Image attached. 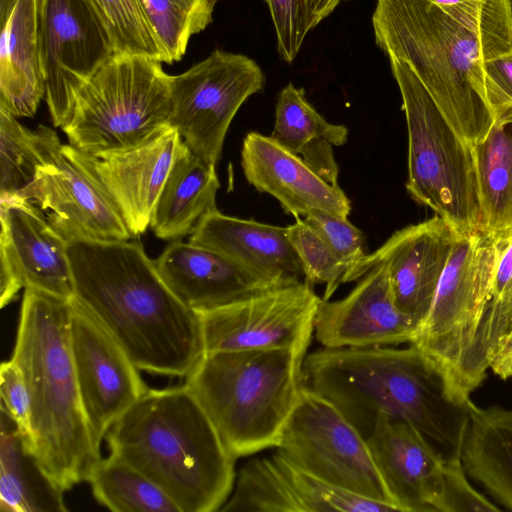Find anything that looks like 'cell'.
I'll return each mask as SVG.
<instances>
[{
    "label": "cell",
    "mask_w": 512,
    "mask_h": 512,
    "mask_svg": "<svg viewBox=\"0 0 512 512\" xmlns=\"http://www.w3.org/2000/svg\"><path fill=\"white\" fill-rule=\"evenodd\" d=\"M377 46L406 64L457 134L481 141L495 116L491 64L512 52V0H376Z\"/></svg>",
    "instance_id": "6da1fadb"
},
{
    "label": "cell",
    "mask_w": 512,
    "mask_h": 512,
    "mask_svg": "<svg viewBox=\"0 0 512 512\" xmlns=\"http://www.w3.org/2000/svg\"><path fill=\"white\" fill-rule=\"evenodd\" d=\"M74 298L139 370L186 377L204 354L198 313L136 241H68Z\"/></svg>",
    "instance_id": "7a4b0ae2"
},
{
    "label": "cell",
    "mask_w": 512,
    "mask_h": 512,
    "mask_svg": "<svg viewBox=\"0 0 512 512\" xmlns=\"http://www.w3.org/2000/svg\"><path fill=\"white\" fill-rule=\"evenodd\" d=\"M304 386L330 401L366 439L380 418L414 426L444 460L460 459L473 402L415 344L319 348L303 361Z\"/></svg>",
    "instance_id": "3957f363"
},
{
    "label": "cell",
    "mask_w": 512,
    "mask_h": 512,
    "mask_svg": "<svg viewBox=\"0 0 512 512\" xmlns=\"http://www.w3.org/2000/svg\"><path fill=\"white\" fill-rule=\"evenodd\" d=\"M70 316L71 301L25 289L12 355L29 393L28 449L62 492L87 481L101 459L79 391Z\"/></svg>",
    "instance_id": "277c9868"
},
{
    "label": "cell",
    "mask_w": 512,
    "mask_h": 512,
    "mask_svg": "<svg viewBox=\"0 0 512 512\" xmlns=\"http://www.w3.org/2000/svg\"><path fill=\"white\" fill-rule=\"evenodd\" d=\"M110 454L156 484L180 512L220 511L235 461L185 386L148 389L106 434Z\"/></svg>",
    "instance_id": "5b68a950"
},
{
    "label": "cell",
    "mask_w": 512,
    "mask_h": 512,
    "mask_svg": "<svg viewBox=\"0 0 512 512\" xmlns=\"http://www.w3.org/2000/svg\"><path fill=\"white\" fill-rule=\"evenodd\" d=\"M305 356L290 349L204 353L184 385L237 459L278 446L304 387Z\"/></svg>",
    "instance_id": "8992f818"
},
{
    "label": "cell",
    "mask_w": 512,
    "mask_h": 512,
    "mask_svg": "<svg viewBox=\"0 0 512 512\" xmlns=\"http://www.w3.org/2000/svg\"><path fill=\"white\" fill-rule=\"evenodd\" d=\"M162 62L115 54L79 90L62 126L69 144L92 157L127 151L171 126V75Z\"/></svg>",
    "instance_id": "52a82bcc"
},
{
    "label": "cell",
    "mask_w": 512,
    "mask_h": 512,
    "mask_svg": "<svg viewBox=\"0 0 512 512\" xmlns=\"http://www.w3.org/2000/svg\"><path fill=\"white\" fill-rule=\"evenodd\" d=\"M388 59L408 130L407 191L457 232L480 230L473 146L452 128L411 69L396 58Z\"/></svg>",
    "instance_id": "ba28073f"
},
{
    "label": "cell",
    "mask_w": 512,
    "mask_h": 512,
    "mask_svg": "<svg viewBox=\"0 0 512 512\" xmlns=\"http://www.w3.org/2000/svg\"><path fill=\"white\" fill-rule=\"evenodd\" d=\"M499 248V241L480 230L458 234L430 311L411 343L436 362L458 396L461 366L490 296Z\"/></svg>",
    "instance_id": "9c48e42d"
},
{
    "label": "cell",
    "mask_w": 512,
    "mask_h": 512,
    "mask_svg": "<svg viewBox=\"0 0 512 512\" xmlns=\"http://www.w3.org/2000/svg\"><path fill=\"white\" fill-rule=\"evenodd\" d=\"M276 448L320 481L400 511L366 439L330 401L306 386Z\"/></svg>",
    "instance_id": "30bf717a"
},
{
    "label": "cell",
    "mask_w": 512,
    "mask_h": 512,
    "mask_svg": "<svg viewBox=\"0 0 512 512\" xmlns=\"http://www.w3.org/2000/svg\"><path fill=\"white\" fill-rule=\"evenodd\" d=\"M35 131L41 163L22 199L47 211L49 223L67 241L131 240L133 235L87 155L62 144L49 127L39 125Z\"/></svg>",
    "instance_id": "8fae6325"
},
{
    "label": "cell",
    "mask_w": 512,
    "mask_h": 512,
    "mask_svg": "<svg viewBox=\"0 0 512 512\" xmlns=\"http://www.w3.org/2000/svg\"><path fill=\"white\" fill-rule=\"evenodd\" d=\"M264 83L262 69L253 59L215 49L187 71L171 76V126L194 155L216 165L234 116Z\"/></svg>",
    "instance_id": "7c38bea8"
},
{
    "label": "cell",
    "mask_w": 512,
    "mask_h": 512,
    "mask_svg": "<svg viewBox=\"0 0 512 512\" xmlns=\"http://www.w3.org/2000/svg\"><path fill=\"white\" fill-rule=\"evenodd\" d=\"M38 31L45 99L54 126L62 127L79 90L115 46L93 0H38Z\"/></svg>",
    "instance_id": "4fadbf2b"
},
{
    "label": "cell",
    "mask_w": 512,
    "mask_h": 512,
    "mask_svg": "<svg viewBox=\"0 0 512 512\" xmlns=\"http://www.w3.org/2000/svg\"><path fill=\"white\" fill-rule=\"evenodd\" d=\"M322 298L301 282L198 312L204 353L290 349L307 352Z\"/></svg>",
    "instance_id": "5bb4252c"
},
{
    "label": "cell",
    "mask_w": 512,
    "mask_h": 512,
    "mask_svg": "<svg viewBox=\"0 0 512 512\" xmlns=\"http://www.w3.org/2000/svg\"><path fill=\"white\" fill-rule=\"evenodd\" d=\"M0 305L24 289L65 301L74 298L68 241L33 202L0 200Z\"/></svg>",
    "instance_id": "9a60e30c"
},
{
    "label": "cell",
    "mask_w": 512,
    "mask_h": 512,
    "mask_svg": "<svg viewBox=\"0 0 512 512\" xmlns=\"http://www.w3.org/2000/svg\"><path fill=\"white\" fill-rule=\"evenodd\" d=\"M70 343L82 404L101 443L112 425L149 388L120 344L74 300Z\"/></svg>",
    "instance_id": "2e32d148"
},
{
    "label": "cell",
    "mask_w": 512,
    "mask_h": 512,
    "mask_svg": "<svg viewBox=\"0 0 512 512\" xmlns=\"http://www.w3.org/2000/svg\"><path fill=\"white\" fill-rule=\"evenodd\" d=\"M458 234L437 215L407 226L375 252L366 254L344 274L342 283L359 280L375 265L383 264L397 306L419 329L430 311Z\"/></svg>",
    "instance_id": "e0dca14e"
},
{
    "label": "cell",
    "mask_w": 512,
    "mask_h": 512,
    "mask_svg": "<svg viewBox=\"0 0 512 512\" xmlns=\"http://www.w3.org/2000/svg\"><path fill=\"white\" fill-rule=\"evenodd\" d=\"M222 512H391L395 506L338 489L304 471L278 450L254 458L236 475Z\"/></svg>",
    "instance_id": "ac0fdd59"
},
{
    "label": "cell",
    "mask_w": 512,
    "mask_h": 512,
    "mask_svg": "<svg viewBox=\"0 0 512 512\" xmlns=\"http://www.w3.org/2000/svg\"><path fill=\"white\" fill-rule=\"evenodd\" d=\"M417 332L397 306L383 264L364 274L344 298L321 299L314 319L316 340L327 348L411 344Z\"/></svg>",
    "instance_id": "d6986e66"
},
{
    "label": "cell",
    "mask_w": 512,
    "mask_h": 512,
    "mask_svg": "<svg viewBox=\"0 0 512 512\" xmlns=\"http://www.w3.org/2000/svg\"><path fill=\"white\" fill-rule=\"evenodd\" d=\"M241 165L247 182L276 198L287 214L296 218L313 211L343 218L350 214V200L338 185L325 181L271 137L249 132L243 140Z\"/></svg>",
    "instance_id": "ffe728a7"
},
{
    "label": "cell",
    "mask_w": 512,
    "mask_h": 512,
    "mask_svg": "<svg viewBox=\"0 0 512 512\" xmlns=\"http://www.w3.org/2000/svg\"><path fill=\"white\" fill-rule=\"evenodd\" d=\"M366 441L399 510L435 511L444 459L425 437L409 423L380 418Z\"/></svg>",
    "instance_id": "44dd1931"
},
{
    "label": "cell",
    "mask_w": 512,
    "mask_h": 512,
    "mask_svg": "<svg viewBox=\"0 0 512 512\" xmlns=\"http://www.w3.org/2000/svg\"><path fill=\"white\" fill-rule=\"evenodd\" d=\"M183 143L177 130L170 127L140 147L100 158L87 155L133 236L150 227L153 210Z\"/></svg>",
    "instance_id": "7402d4cb"
},
{
    "label": "cell",
    "mask_w": 512,
    "mask_h": 512,
    "mask_svg": "<svg viewBox=\"0 0 512 512\" xmlns=\"http://www.w3.org/2000/svg\"><path fill=\"white\" fill-rule=\"evenodd\" d=\"M155 265L170 290L197 313L277 288L225 255L189 241H173Z\"/></svg>",
    "instance_id": "603a6c76"
},
{
    "label": "cell",
    "mask_w": 512,
    "mask_h": 512,
    "mask_svg": "<svg viewBox=\"0 0 512 512\" xmlns=\"http://www.w3.org/2000/svg\"><path fill=\"white\" fill-rule=\"evenodd\" d=\"M189 242L225 255L275 287L305 282L286 227L227 216L215 209L201 218Z\"/></svg>",
    "instance_id": "cb8c5ba5"
},
{
    "label": "cell",
    "mask_w": 512,
    "mask_h": 512,
    "mask_svg": "<svg viewBox=\"0 0 512 512\" xmlns=\"http://www.w3.org/2000/svg\"><path fill=\"white\" fill-rule=\"evenodd\" d=\"M0 108L33 117L45 97L38 0H0Z\"/></svg>",
    "instance_id": "d4e9b609"
},
{
    "label": "cell",
    "mask_w": 512,
    "mask_h": 512,
    "mask_svg": "<svg viewBox=\"0 0 512 512\" xmlns=\"http://www.w3.org/2000/svg\"><path fill=\"white\" fill-rule=\"evenodd\" d=\"M215 166L183 143L152 213L150 228L157 238L175 241L191 235L201 218L217 209Z\"/></svg>",
    "instance_id": "484cf974"
},
{
    "label": "cell",
    "mask_w": 512,
    "mask_h": 512,
    "mask_svg": "<svg viewBox=\"0 0 512 512\" xmlns=\"http://www.w3.org/2000/svg\"><path fill=\"white\" fill-rule=\"evenodd\" d=\"M270 137L301 157L325 181L338 185L333 148L347 142L348 129L327 122L308 102L302 88L288 83L279 92Z\"/></svg>",
    "instance_id": "4316f807"
},
{
    "label": "cell",
    "mask_w": 512,
    "mask_h": 512,
    "mask_svg": "<svg viewBox=\"0 0 512 512\" xmlns=\"http://www.w3.org/2000/svg\"><path fill=\"white\" fill-rule=\"evenodd\" d=\"M460 461L469 478L512 511V410L473 404Z\"/></svg>",
    "instance_id": "83f0119b"
},
{
    "label": "cell",
    "mask_w": 512,
    "mask_h": 512,
    "mask_svg": "<svg viewBox=\"0 0 512 512\" xmlns=\"http://www.w3.org/2000/svg\"><path fill=\"white\" fill-rule=\"evenodd\" d=\"M480 200V231L495 241L512 235V107L495 115L473 145Z\"/></svg>",
    "instance_id": "f1b7e54d"
},
{
    "label": "cell",
    "mask_w": 512,
    "mask_h": 512,
    "mask_svg": "<svg viewBox=\"0 0 512 512\" xmlns=\"http://www.w3.org/2000/svg\"><path fill=\"white\" fill-rule=\"evenodd\" d=\"M0 510L2 512L67 511L56 488L29 451L27 438L1 408Z\"/></svg>",
    "instance_id": "f546056e"
},
{
    "label": "cell",
    "mask_w": 512,
    "mask_h": 512,
    "mask_svg": "<svg viewBox=\"0 0 512 512\" xmlns=\"http://www.w3.org/2000/svg\"><path fill=\"white\" fill-rule=\"evenodd\" d=\"M500 248L488 302L476 326L457 382L458 394L470 399L486 377L499 339L512 329V235Z\"/></svg>",
    "instance_id": "4dcf8cb0"
},
{
    "label": "cell",
    "mask_w": 512,
    "mask_h": 512,
    "mask_svg": "<svg viewBox=\"0 0 512 512\" xmlns=\"http://www.w3.org/2000/svg\"><path fill=\"white\" fill-rule=\"evenodd\" d=\"M94 498L115 512H180L174 502L134 467L109 455L90 472Z\"/></svg>",
    "instance_id": "1f68e13d"
},
{
    "label": "cell",
    "mask_w": 512,
    "mask_h": 512,
    "mask_svg": "<svg viewBox=\"0 0 512 512\" xmlns=\"http://www.w3.org/2000/svg\"><path fill=\"white\" fill-rule=\"evenodd\" d=\"M218 0H138L166 62L180 60L190 38L211 22Z\"/></svg>",
    "instance_id": "d6a6232c"
},
{
    "label": "cell",
    "mask_w": 512,
    "mask_h": 512,
    "mask_svg": "<svg viewBox=\"0 0 512 512\" xmlns=\"http://www.w3.org/2000/svg\"><path fill=\"white\" fill-rule=\"evenodd\" d=\"M40 163L36 131L0 108V200L22 198Z\"/></svg>",
    "instance_id": "836d02e7"
},
{
    "label": "cell",
    "mask_w": 512,
    "mask_h": 512,
    "mask_svg": "<svg viewBox=\"0 0 512 512\" xmlns=\"http://www.w3.org/2000/svg\"><path fill=\"white\" fill-rule=\"evenodd\" d=\"M112 37L116 54L141 55L166 62L138 0H93Z\"/></svg>",
    "instance_id": "e575fe53"
},
{
    "label": "cell",
    "mask_w": 512,
    "mask_h": 512,
    "mask_svg": "<svg viewBox=\"0 0 512 512\" xmlns=\"http://www.w3.org/2000/svg\"><path fill=\"white\" fill-rule=\"evenodd\" d=\"M290 244L298 255L305 274V282L325 284L323 300H329L346 272L345 266L338 260L320 235L304 219L296 218L294 224L286 227Z\"/></svg>",
    "instance_id": "d590c367"
},
{
    "label": "cell",
    "mask_w": 512,
    "mask_h": 512,
    "mask_svg": "<svg viewBox=\"0 0 512 512\" xmlns=\"http://www.w3.org/2000/svg\"><path fill=\"white\" fill-rule=\"evenodd\" d=\"M304 221L325 241L345 266L346 272L365 257L364 235L348 218L325 211H313L304 217Z\"/></svg>",
    "instance_id": "8d00e7d4"
},
{
    "label": "cell",
    "mask_w": 512,
    "mask_h": 512,
    "mask_svg": "<svg viewBox=\"0 0 512 512\" xmlns=\"http://www.w3.org/2000/svg\"><path fill=\"white\" fill-rule=\"evenodd\" d=\"M460 459L444 460L442 484L435 511L495 512L503 509L472 487Z\"/></svg>",
    "instance_id": "74e56055"
},
{
    "label": "cell",
    "mask_w": 512,
    "mask_h": 512,
    "mask_svg": "<svg viewBox=\"0 0 512 512\" xmlns=\"http://www.w3.org/2000/svg\"><path fill=\"white\" fill-rule=\"evenodd\" d=\"M273 22L280 58L291 63L308 34L304 0H264Z\"/></svg>",
    "instance_id": "f35d334b"
},
{
    "label": "cell",
    "mask_w": 512,
    "mask_h": 512,
    "mask_svg": "<svg viewBox=\"0 0 512 512\" xmlns=\"http://www.w3.org/2000/svg\"><path fill=\"white\" fill-rule=\"evenodd\" d=\"M1 408L18 425L28 439L30 432V399L27 384L19 365L11 358L0 367Z\"/></svg>",
    "instance_id": "ab89813d"
},
{
    "label": "cell",
    "mask_w": 512,
    "mask_h": 512,
    "mask_svg": "<svg viewBox=\"0 0 512 512\" xmlns=\"http://www.w3.org/2000/svg\"><path fill=\"white\" fill-rule=\"evenodd\" d=\"M487 97L494 116L512 107V52L491 64L487 81Z\"/></svg>",
    "instance_id": "60d3db41"
},
{
    "label": "cell",
    "mask_w": 512,
    "mask_h": 512,
    "mask_svg": "<svg viewBox=\"0 0 512 512\" xmlns=\"http://www.w3.org/2000/svg\"><path fill=\"white\" fill-rule=\"evenodd\" d=\"M489 368L502 379L512 378V329L499 339Z\"/></svg>",
    "instance_id": "b9f144b4"
},
{
    "label": "cell",
    "mask_w": 512,
    "mask_h": 512,
    "mask_svg": "<svg viewBox=\"0 0 512 512\" xmlns=\"http://www.w3.org/2000/svg\"><path fill=\"white\" fill-rule=\"evenodd\" d=\"M343 0H304L308 32L327 18Z\"/></svg>",
    "instance_id": "7bdbcfd3"
}]
</instances>
